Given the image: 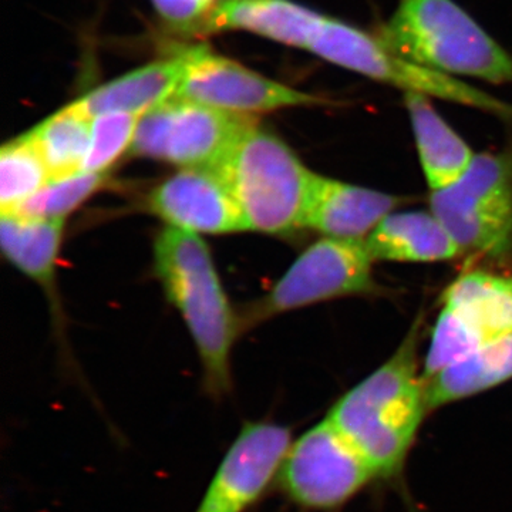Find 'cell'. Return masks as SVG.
<instances>
[{
  "mask_svg": "<svg viewBox=\"0 0 512 512\" xmlns=\"http://www.w3.org/2000/svg\"><path fill=\"white\" fill-rule=\"evenodd\" d=\"M373 262H441L463 254L433 212H392L365 238Z\"/></svg>",
  "mask_w": 512,
  "mask_h": 512,
  "instance_id": "2e32d148",
  "label": "cell"
},
{
  "mask_svg": "<svg viewBox=\"0 0 512 512\" xmlns=\"http://www.w3.org/2000/svg\"><path fill=\"white\" fill-rule=\"evenodd\" d=\"M372 480L366 461L325 417L292 441L275 487L299 510L332 512Z\"/></svg>",
  "mask_w": 512,
  "mask_h": 512,
  "instance_id": "ba28073f",
  "label": "cell"
},
{
  "mask_svg": "<svg viewBox=\"0 0 512 512\" xmlns=\"http://www.w3.org/2000/svg\"><path fill=\"white\" fill-rule=\"evenodd\" d=\"M208 2L212 3V5H215V3H217V0H208Z\"/></svg>",
  "mask_w": 512,
  "mask_h": 512,
  "instance_id": "484cf974",
  "label": "cell"
},
{
  "mask_svg": "<svg viewBox=\"0 0 512 512\" xmlns=\"http://www.w3.org/2000/svg\"><path fill=\"white\" fill-rule=\"evenodd\" d=\"M187 66L174 97L212 109L251 116L291 107L329 106V100L303 93L252 72L234 60L214 55L205 47L185 50Z\"/></svg>",
  "mask_w": 512,
  "mask_h": 512,
  "instance_id": "7c38bea8",
  "label": "cell"
},
{
  "mask_svg": "<svg viewBox=\"0 0 512 512\" xmlns=\"http://www.w3.org/2000/svg\"><path fill=\"white\" fill-rule=\"evenodd\" d=\"M404 104L431 192L444 190L467 173L477 154L440 116L429 97L404 93Z\"/></svg>",
  "mask_w": 512,
  "mask_h": 512,
  "instance_id": "ac0fdd59",
  "label": "cell"
},
{
  "mask_svg": "<svg viewBox=\"0 0 512 512\" xmlns=\"http://www.w3.org/2000/svg\"><path fill=\"white\" fill-rule=\"evenodd\" d=\"M185 52L173 59L157 60L90 90L74 101L87 116L107 113L141 114L173 99L183 82Z\"/></svg>",
  "mask_w": 512,
  "mask_h": 512,
  "instance_id": "e0dca14e",
  "label": "cell"
},
{
  "mask_svg": "<svg viewBox=\"0 0 512 512\" xmlns=\"http://www.w3.org/2000/svg\"><path fill=\"white\" fill-rule=\"evenodd\" d=\"M255 124L251 116L173 97L141 114L131 154L181 168L214 170Z\"/></svg>",
  "mask_w": 512,
  "mask_h": 512,
  "instance_id": "52a82bcc",
  "label": "cell"
},
{
  "mask_svg": "<svg viewBox=\"0 0 512 512\" xmlns=\"http://www.w3.org/2000/svg\"><path fill=\"white\" fill-rule=\"evenodd\" d=\"M165 22L183 32L201 30L212 9L208 0H153Z\"/></svg>",
  "mask_w": 512,
  "mask_h": 512,
  "instance_id": "d4e9b609",
  "label": "cell"
},
{
  "mask_svg": "<svg viewBox=\"0 0 512 512\" xmlns=\"http://www.w3.org/2000/svg\"><path fill=\"white\" fill-rule=\"evenodd\" d=\"M325 18L293 0H217L201 32L245 30L281 45L306 50Z\"/></svg>",
  "mask_w": 512,
  "mask_h": 512,
  "instance_id": "9a60e30c",
  "label": "cell"
},
{
  "mask_svg": "<svg viewBox=\"0 0 512 512\" xmlns=\"http://www.w3.org/2000/svg\"><path fill=\"white\" fill-rule=\"evenodd\" d=\"M292 429L275 420H247L221 458L194 512H248L276 485Z\"/></svg>",
  "mask_w": 512,
  "mask_h": 512,
  "instance_id": "8fae6325",
  "label": "cell"
},
{
  "mask_svg": "<svg viewBox=\"0 0 512 512\" xmlns=\"http://www.w3.org/2000/svg\"><path fill=\"white\" fill-rule=\"evenodd\" d=\"M147 205L168 227L191 234L247 231L227 185L208 168H183L171 175L150 192Z\"/></svg>",
  "mask_w": 512,
  "mask_h": 512,
  "instance_id": "4fadbf2b",
  "label": "cell"
},
{
  "mask_svg": "<svg viewBox=\"0 0 512 512\" xmlns=\"http://www.w3.org/2000/svg\"><path fill=\"white\" fill-rule=\"evenodd\" d=\"M512 379V333L424 379L427 409L470 399Z\"/></svg>",
  "mask_w": 512,
  "mask_h": 512,
  "instance_id": "d6986e66",
  "label": "cell"
},
{
  "mask_svg": "<svg viewBox=\"0 0 512 512\" xmlns=\"http://www.w3.org/2000/svg\"><path fill=\"white\" fill-rule=\"evenodd\" d=\"M402 198L313 174L302 228L325 238L365 239Z\"/></svg>",
  "mask_w": 512,
  "mask_h": 512,
  "instance_id": "5bb4252c",
  "label": "cell"
},
{
  "mask_svg": "<svg viewBox=\"0 0 512 512\" xmlns=\"http://www.w3.org/2000/svg\"><path fill=\"white\" fill-rule=\"evenodd\" d=\"M237 202L247 231L285 235L302 228L313 171L258 123L214 168Z\"/></svg>",
  "mask_w": 512,
  "mask_h": 512,
  "instance_id": "277c9868",
  "label": "cell"
},
{
  "mask_svg": "<svg viewBox=\"0 0 512 512\" xmlns=\"http://www.w3.org/2000/svg\"><path fill=\"white\" fill-rule=\"evenodd\" d=\"M377 39L390 52L448 76L512 84V56L454 0H399Z\"/></svg>",
  "mask_w": 512,
  "mask_h": 512,
  "instance_id": "3957f363",
  "label": "cell"
},
{
  "mask_svg": "<svg viewBox=\"0 0 512 512\" xmlns=\"http://www.w3.org/2000/svg\"><path fill=\"white\" fill-rule=\"evenodd\" d=\"M420 332L417 320L393 356L336 400L326 416L376 480L402 474L429 412L419 372Z\"/></svg>",
  "mask_w": 512,
  "mask_h": 512,
  "instance_id": "6da1fadb",
  "label": "cell"
},
{
  "mask_svg": "<svg viewBox=\"0 0 512 512\" xmlns=\"http://www.w3.org/2000/svg\"><path fill=\"white\" fill-rule=\"evenodd\" d=\"M372 266L365 239H319L296 258L271 292L255 306L252 320L373 292L376 285Z\"/></svg>",
  "mask_w": 512,
  "mask_h": 512,
  "instance_id": "30bf717a",
  "label": "cell"
},
{
  "mask_svg": "<svg viewBox=\"0 0 512 512\" xmlns=\"http://www.w3.org/2000/svg\"><path fill=\"white\" fill-rule=\"evenodd\" d=\"M154 266L165 295L180 312L202 366V389L220 403L232 392L231 355L238 319L200 235L167 227L154 244Z\"/></svg>",
  "mask_w": 512,
  "mask_h": 512,
  "instance_id": "7a4b0ae2",
  "label": "cell"
},
{
  "mask_svg": "<svg viewBox=\"0 0 512 512\" xmlns=\"http://www.w3.org/2000/svg\"><path fill=\"white\" fill-rule=\"evenodd\" d=\"M306 50L335 66L389 84L404 93L423 94L429 99L446 100L512 121V104L456 77L397 56L376 36L343 20L326 16Z\"/></svg>",
  "mask_w": 512,
  "mask_h": 512,
  "instance_id": "5b68a950",
  "label": "cell"
},
{
  "mask_svg": "<svg viewBox=\"0 0 512 512\" xmlns=\"http://www.w3.org/2000/svg\"><path fill=\"white\" fill-rule=\"evenodd\" d=\"M140 116L107 113L92 119L89 153L83 171L106 174L126 151H131Z\"/></svg>",
  "mask_w": 512,
  "mask_h": 512,
  "instance_id": "cb8c5ba5",
  "label": "cell"
},
{
  "mask_svg": "<svg viewBox=\"0 0 512 512\" xmlns=\"http://www.w3.org/2000/svg\"><path fill=\"white\" fill-rule=\"evenodd\" d=\"M511 333L512 278L483 271L458 276L444 292L423 379Z\"/></svg>",
  "mask_w": 512,
  "mask_h": 512,
  "instance_id": "9c48e42d",
  "label": "cell"
},
{
  "mask_svg": "<svg viewBox=\"0 0 512 512\" xmlns=\"http://www.w3.org/2000/svg\"><path fill=\"white\" fill-rule=\"evenodd\" d=\"M92 119L73 101L25 133L52 178L83 171L89 153Z\"/></svg>",
  "mask_w": 512,
  "mask_h": 512,
  "instance_id": "44dd1931",
  "label": "cell"
},
{
  "mask_svg": "<svg viewBox=\"0 0 512 512\" xmlns=\"http://www.w3.org/2000/svg\"><path fill=\"white\" fill-rule=\"evenodd\" d=\"M52 180L49 168L26 134L0 150V214L16 211Z\"/></svg>",
  "mask_w": 512,
  "mask_h": 512,
  "instance_id": "7402d4cb",
  "label": "cell"
},
{
  "mask_svg": "<svg viewBox=\"0 0 512 512\" xmlns=\"http://www.w3.org/2000/svg\"><path fill=\"white\" fill-rule=\"evenodd\" d=\"M106 181V174L89 171L52 178L15 214L36 220H66L69 214L100 191Z\"/></svg>",
  "mask_w": 512,
  "mask_h": 512,
  "instance_id": "603a6c76",
  "label": "cell"
},
{
  "mask_svg": "<svg viewBox=\"0 0 512 512\" xmlns=\"http://www.w3.org/2000/svg\"><path fill=\"white\" fill-rule=\"evenodd\" d=\"M430 211L463 252L505 258L512 252V153H484L450 187L431 192Z\"/></svg>",
  "mask_w": 512,
  "mask_h": 512,
  "instance_id": "8992f818",
  "label": "cell"
},
{
  "mask_svg": "<svg viewBox=\"0 0 512 512\" xmlns=\"http://www.w3.org/2000/svg\"><path fill=\"white\" fill-rule=\"evenodd\" d=\"M63 232L64 220H36L16 214H2L0 218L3 255L47 292L55 288Z\"/></svg>",
  "mask_w": 512,
  "mask_h": 512,
  "instance_id": "ffe728a7",
  "label": "cell"
}]
</instances>
